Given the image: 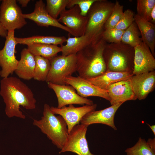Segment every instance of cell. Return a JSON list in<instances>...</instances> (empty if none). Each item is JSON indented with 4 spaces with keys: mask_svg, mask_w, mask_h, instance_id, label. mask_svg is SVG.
<instances>
[{
    "mask_svg": "<svg viewBox=\"0 0 155 155\" xmlns=\"http://www.w3.org/2000/svg\"><path fill=\"white\" fill-rule=\"evenodd\" d=\"M7 34L8 31L3 27L0 23V36L6 38Z\"/></svg>",
    "mask_w": 155,
    "mask_h": 155,
    "instance_id": "836d02e7",
    "label": "cell"
},
{
    "mask_svg": "<svg viewBox=\"0 0 155 155\" xmlns=\"http://www.w3.org/2000/svg\"><path fill=\"white\" fill-rule=\"evenodd\" d=\"M134 50L133 75L154 71L155 59L148 46L142 42Z\"/></svg>",
    "mask_w": 155,
    "mask_h": 155,
    "instance_id": "4fadbf2b",
    "label": "cell"
},
{
    "mask_svg": "<svg viewBox=\"0 0 155 155\" xmlns=\"http://www.w3.org/2000/svg\"><path fill=\"white\" fill-rule=\"evenodd\" d=\"M0 1H1V0H0Z\"/></svg>",
    "mask_w": 155,
    "mask_h": 155,
    "instance_id": "f35d334b",
    "label": "cell"
},
{
    "mask_svg": "<svg viewBox=\"0 0 155 155\" xmlns=\"http://www.w3.org/2000/svg\"><path fill=\"white\" fill-rule=\"evenodd\" d=\"M65 82L66 85L72 87L77 91V94L82 97L97 96L110 101L107 90L100 88L79 76H68L65 78Z\"/></svg>",
    "mask_w": 155,
    "mask_h": 155,
    "instance_id": "5bb4252c",
    "label": "cell"
},
{
    "mask_svg": "<svg viewBox=\"0 0 155 155\" xmlns=\"http://www.w3.org/2000/svg\"><path fill=\"white\" fill-rule=\"evenodd\" d=\"M88 127L81 124L73 127L68 134L65 145L59 153L70 152L78 155H95L90 152L86 138Z\"/></svg>",
    "mask_w": 155,
    "mask_h": 155,
    "instance_id": "ba28073f",
    "label": "cell"
},
{
    "mask_svg": "<svg viewBox=\"0 0 155 155\" xmlns=\"http://www.w3.org/2000/svg\"><path fill=\"white\" fill-rule=\"evenodd\" d=\"M134 48L121 42L106 44L103 56L106 71L133 72Z\"/></svg>",
    "mask_w": 155,
    "mask_h": 155,
    "instance_id": "277c9868",
    "label": "cell"
},
{
    "mask_svg": "<svg viewBox=\"0 0 155 155\" xmlns=\"http://www.w3.org/2000/svg\"><path fill=\"white\" fill-rule=\"evenodd\" d=\"M133 75V72L106 71L100 75L86 80L100 88L107 90L112 84L121 81L130 79Z\"/></svg>",
    "mask_w": 155,
    "mask_h": 155,
    "instance_id": "d6986e66",
    "label": "cell"
},
{
    "mask_svg": "<svg viewBox=\"0 0 155 155\" xmlns=\"http://www.w3.org/2000/svg\"><path fill=\"white\" fill-rule=\"evenodd\" d=\"M0 95L5 104V112L9 118L16 117L24 119L20 106L28 110L36 108V100L31 89L16 77L2 78L0 84Z\"/></svg>",
    "mask_w": 155,
    "mask_h": 155,
    "instance_id": "6da1fadb",
    "label": "cell"
},
{
    "mask_svg": "<svg viewBox=\"0 0 155 155\" xmlns=\"http://www.w3.org/2000/svg\"><path fill=\"white\" fill-rule=\"evenodd\" d=\"M150 22L155 24V6L153 7L150 15Z\"/></svg>",
    "mask_w": 155,
    "mask_h": 155,
    "instance_id": "d590c367",
    "label": "cell"
},
{
    "mask_svg": "<svg viewBox=\"0 0 155 155\" xmlns=\"http://www.w3.org/2000/svg\"><path fill=\"white\" fill-rule=\"evenodd\" d=\"M114 4L105 0H97L92 4L87 15L88 22L85 34L94 35L103 31Z\"/></svg>",
    "mask_w": 155,
    "mask_h": 155,
    "instance_id": "8992f818",
    "label": "cell"
},
{
    "mask_svg": "<svg viewBox=\"0 0 155 155\" xmlns=\"http://www.w3.org/2000/svg\"><path fill=\"white\" fill-rule=\"evenodd\" d=\"M140 36V31L134 21L125 30L121 42L134 48L142 42Z\"/></svg>",
    "mask_w": 155,
    "mask_h": 155,
    "instance_id": "484cf974",
    "label": "cell"
},
{
    "mask_svg": "<svg viewBox=\"0 0 155 155\" xmlns=\"http://www.w3.org/2000/svg\"><path fill=\"white\" fill-rule=\"evenodd\" d=\"M97 104L85 105L81 107H75L73 104L68 106H64L61 108L50 107V109L54 114L61 116L65 121L68 133L75 125L79 124L82 118L88 113L95 110Z\"/></svg>",
    "mask_w": 155,
    "mask_h": 155,
    "instance_id": "7c38bea8",
    "label": "cell"
},
{
    "mask_svg": "<svg viewBox=\"0 0 155 155\" xmlns=\"http://www.w3.org/2000/svg\"><path fill=\"white\" fill-rule=\"evenodd\" d=\"M134 21L140 31L142 42L148 46L154 57L155 24L142 18L137 14L134 17Z\"/></svg>",
    "mask_w": 155,
    "mask_h": 155,
    "instance_id": "7402d4cb",
    "label": "cell"
},
{
    "mask_svg": "<svg viewBox=\"0 0 155 155\" xmlns=\"http://www.w3.org/2000/svg\"><path fill=\"white\" fill-rule=\"evenodd\" d=\"M135 16L132 11L129 9L126 10L123 12L121 20L114 28L125 30L134 22Z\"/></svg>",
    "mask_w": 155,
    "mask_h": 155,
    "instance_id": "1f68e13d",
    "label": "cell"
},
{
    "mask_svg": "<svg viewBox=\"0 0 155 155\" xmlns=\"http://www.w3.org/2000/svg\"><path fill=\"white\" fill-rule=\"evenodd\" d=\"M155 151L145 139L140 137L139 138L137 142L133 146L125 150L127 155H155Z\"/></svg>",
    "mask_w": 155,
    "mask_h": 155,
    "instance_id": "4316f807",
    "label": "cell"
},
{
    "mask_svg": "<svg viewBox=\"0 0 155 155\" xmlns=\"http://www.w3.org/2000/svg\"><path fill=\"white\" fill-rule=\"evenodd\" d=\"M155 6V0H137V14L144 19L150 22L151 13Z\"/></svg>",
    "mask_w": 155,
    "mask_h": 155,
    "instance_id": "f546056e",
    "label": "cell"
},
{
    "mask_svg": "<svg viewBox=\"0 0 155 155\" xmlns=\"http://www.w3.org/2000/svg\"><path fill=\"white\" fill-rule=\"evenodd\" d=\"M51 67L45 82L66 85L65 79L77 71L76 54L57 55L50 60Z\"/></svg>",
    "mask_w": 155,
    "mask_h": 155,
    "instance_id": "5b68a950",
    "label": "cell"
},
{
    "mask_svg": "<svg viewBox=\"0 0 155 155\" xmlns=\"http://www.w3.org/2000/svg\"><path fill=\"white\" fill-rule=\"evenodd\" d=\"M107 91L111 105L137 99L133 91L131 79L112 84Z\"/></svg>",
    "mask_w": 155,
    "mask_h": 155,
    "instance_id": "ac0fdd59",
    "label": "cell"
},
{
    "mask_svg": "<svg viewBox=\"0 0 155 155\" xmlns=\"http://www.w3.org/2000/svg\"><path fill=\"white\" fill-rule=\"evenodd\" d=\"M23 16L25 18L33 21L39 26L47 27L49 26L56 27L67 31L72 35L71 31L66 26L49 15L46 9L45 4L42 0L36 2L34 11L32 12L23 14Z\"/></svg>",
    "mask_w": 155,
    "mask_h": 155,
    "instance_id": "2e32d148",
    "label": "cell"
},
{
    "mask_svg": "<svg viewBox=\"0 0 155 155\" xmlns=\"http://www.w3.org/2000/svg\"><path fill=\"white\" fill-rule=\"evenodd\" d=\"M150 147L155 151V138L153 139L150 138L146 142Z\"/></svg>",
    "mask_w": 155,
    "mask_h": 155,
    "instance_id": "e575fe53",
    "label": "cell"
},
{
    "mask_svg": "<svg viewBox=\"0 0 155 155\" xmlns=\"http://www.w3.org/2000/svg\"><path fill=\"white\" fill-rule=\"evenodd\" d=\"M47 83L48 87L52 89L56 95L58 102V108H61L67 105H91L94 104L92 100L79 95L76 92L75 89L70 85Z\"/></svg>",
    "mask_w": 155,
    "mask_h": 155,
    "instance_id": "8fae6325",
    "label": "cell"
},
{
    "mask_svg": "<svg viewBox=\"0 0 155 155\" xmlns=\"http://www.w3.org/2000/svg\"><path fill=\"white\" fill-rule=\"evenodd\" d=\"M27 46V49L34 56H41L49 60L62 51L61 47L53 44L33 43Z\"/></svg>",
    "mask_w": 155,
    "mask_h": 155,
    "instance_id": "603a6c76",
    "label": "cell"
},
{
    "mask_svg": "<svg viewBox=\"0 0 155 155\" xmlns=\"http://www.w3.org/2000/svg\"><path fill=\"white\" fill-rule=\"evenodd\" d=\"M123 6L116 1L112 12L104 26V30L114 28L121 20L123 14Z\"/></svg>",
    "mask_w": 155,
    "mask_h": 155,
    "instance_id": "f1b7e54d",
    "label": "cell"
},
{
    "mask_svg": "<svg viewBox=\"0 0 155 155\" xmlns=\"http://www.w3.org/2000/svg\"><path fill=\"white\" fill-rule=\"evenodd\" d=\"M18 44L28 45L33 43H42L53 44L61 46L66 42L67 38L65 36H36L21 38H15Z\"/></svg>",
    "mask_w": 155,
    "mask_h": 155,
    "instance_id": "cb8c5ba5",
    "label": "cell"
},
{
    "mask_svg": "<svg viewBox=\"0 0 155 155\" xmlns=\"http://www.w3.org/2000/svg\"><path fill=\"white\" fill-rule=\"evenodd\" d=\"M35 65L34 56L24 48L21 52V58L14 72L19 78L30 80L34 78Z\"/></svg>",
    "mask_w": 155,
    "mask_h": 155,
    "instance_id": "44dd1931",
    "label": "cell"
},
{
    "mask_svg": "<svg viewBox=\"0 0 155 155\" xmlns=\"http://www.w3.org/2000/svg\"><path fill=\"white\" fill-rule=\"evenodd\" d=\"M102 32L94 35L84 34L79 37H68L66 40V44L61 46L62 55L66 56L76 54L90 44Z\"/></svg>",
    "mask_w": 155,
    "mask_h": 155,
    "instance_id": "ffe728a7",
    "label": "cell"
},
{
    "mask_svg": "<svg viewBox=\"0 0 155 155\" xmlns=\"http://www.w3.org/2000/svg\"><path fill=\"white\" fill-rule=\"evenodd\" d=\"M125 30L114 28L104 30L102 36L104 40L108 43H117L121 42Z\"/></svg>",
    "mask_w": 155,
    "mask_h": 155,
    "instance_id": "4dcf8cb0",
    "label": "cell"
},
{
    "mask_svg": "<svg viewBox=\"0 0 155 155\" xmlns=\"http://www.w3.org/2000/svg\"><path fill=\"white\" fill-rule=\"evenodd\" d=\"M147 124L150 127L154 135H155V125H150L148 124L147 123Z\"/></svg>",
    "mask_w": 155,
    "mask_h": 155,
    "instance_id": "74e56055",
    "label": "cell"
},
{
    "mask_svg": "<svg viewBox=\"0 0 155 155\" xmlns=\"http://www.w3.org/2000/svg\"><path fill=\"white\" fill-rule=\"evenodd\" d=\"M69 0H46V8L49 15L53 18L58 17L65 8Z\"/></svg>",
    "mask_w": 155,
    "mask_h": 155,
    "instance_id": "83f0119b",
    "label": "cell"
},
{
    "mask_svg": "<svg viewBox=\"0 0 155 155\" xmlns=\"http://www.w3.org/2000/svg\"><path fill=\"white\" fill-rule=\"evenodd\" d=\"M123 104L118 103L102 110L92 111L82 118L80 123L88 126L93 124H104L116 130L117 129L114 123L115 116L116 112Z\"/></svg>",
    "mask_w": 155,
    "mask_h": 155,
    "instance_id": "9a60e30c",
    "label": "cell"
},
{
    "mask_svg": "<svg viewBox=\"0 0 155 155\" xmlns=\"http://www.w3.org/2000/svg\"><path fill=\"white\" fill-rule=\"evenodd\" d=\"M133 92L137 99H145L155 87L154 71L133 75L131 78Z\"/></svg>",
    "mask_w": 155,
    "mask_h": 155,
    "instance_id": "e0dca14e",
    "label": "cell"
},
{
    "mask_svg": "<svg viewBox=\"0 0 155 155\" xmlns=\"http://www.w3.org/2000/svg\"><path fill=\"white\" fill-rule=\"evenodd\" d=\"M33 124L38 128L52 143L61 149L68 135L67 124L61 116H56L47 104L44 106L43 116L40 120L34 119Z\"/></svg>",
    "mask_w": 155,
    "mask_h": 155,
    "instance_id": "3957f363",
    "label": "cell"
},
{
    "mask_svg": "<svg viewBox=\"0 0 155 155\" xmlns=\"http://www.w3.org/2000/svg\"><path fill=\"white\" fill-rule=\"evenodd\" d=\"M35 65L33 78L39 81H46L51 67L49 59L39 56H34Z\"/></svg>",
    "mask_w": 155,
    "mask_h": 155,
    "instance_id": "d4e9b609",
    "label": "cell"
},
{
    "mask_svg": "<svg viewBox=\"0 0 155 155\" xmlns=\"http://www.w3.org/2000/svg\"><path fill=\"white\" fill-rule=\"evenodd\" d=\"M15 0H3L0 7V23L8 32L20 29L27 24Z\"/></svg>",
    "mask_w": 155,
    "mask_h": 155,
    "instance_id": "52a82bcc",
    "label": "cell"
},
{
    "mask_svg": "<svg viewBox=\"0 0 155 155\" xmlns=\"http://www.w3.org/2000/svg\"><path fill=\"white\" fill-rule=\"evenodd\" d=\"M78 6L75 5L65 9L60 14L57 20L64 24L75 37H79L85 34L88 22L87 16H82Z\"/></svg>",
    "mask_w": 155,
    "mask_h": 155,
    "instance_id": "30bf717a",
    "label": "cell"
},
{
    "mask_svg": "<svg viewBox=\"0 0 155 155\" xmlns=\"http://www.w3.org/2000/svg\"><path fill=\"white\" fill-rule=\"evenodd\" d=\"M97 0H69L66 7L69 9L75 5H78L81 10V14L86 16L92 4Z\"/></svg>",
    "mask_w": 155,
    "mask_h": 155,
    "instance_id": "d6a6232c",
    "label": "cell"
},
{
    "mask_svg": "<svg viewBox=\"0 0 155 155\" xmlns=\"http://www.w3.org/2000/svg\"><path fill=\"white\" fill-rule=\"evenodd\" d=\"M14 31L8 32L4 46L0 50V76L2 78L9 77L16 69L19 61L15 55V48L18 43L15 40Z\"/></svg>",
    "mask_w": 155,
    "mask_h": 155,
    "instance_id": "9c48e42d",
    "label": "cell"
},
{
    "mask_svg": "<svg viewBox=\"0 0 155 155\" xmlns=\"http://www.w3.org/2000/svg\"><path fill=\"white\" fill-rule=\"evenodd\" d=\"M30 1V0H18L16 1L21 4L23 7H24L27 6L28 4Z\"/></svg>",
    "mask_w": 155,
    "mask_h": 155,
    "instance_id": "8d00e7d4",
    "label": "cell"
},
{
    "mask_svg": "<svg viewBox=\"0 0 155 155\" xmlns=\"http://www.w3.org/2000/svg\"><path fill=\"white\" fill-rule=\"evenodd\" d=\"M102 33L76 54L77 71L81 78L89 79L100 75L106 71L103 52L107 42L102 37Z\"/></svg>",
    "mask_w": 155,
    "mask_h": 155,
    "instance_id": "7a4b0ae2",
    "label": "cell"
}]
</instances>
